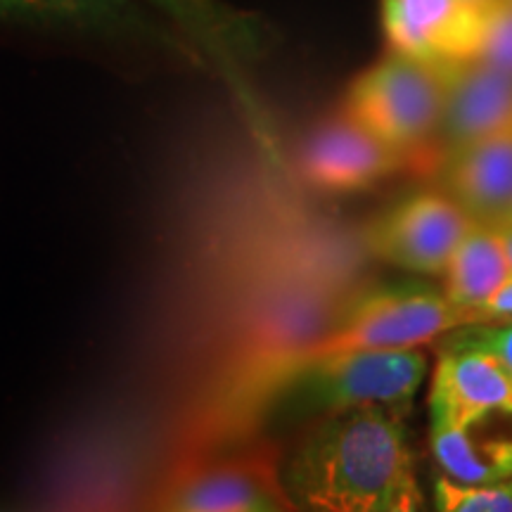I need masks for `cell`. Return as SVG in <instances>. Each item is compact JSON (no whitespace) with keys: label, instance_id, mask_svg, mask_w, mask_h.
Segmentation results:
<instances>
[{"label":"cell","instance_id":"obj_22","mask_svg":"<svg viewBox=\"0 0 512 512\" xmlns=\"http://www.w3.org/2000/svg\"><path fill=\"white\" fill-rule=\"evenodd\" d=\"M508 223H512V211H510V219H508ZM508 223H503V226H508Z\"/></svg>","mask_w":512,"mask_h":512},{"label":"cell","instance_id":"obj_17","mask_svg":"<svg viewBox=\"0 0 512 512\" xmlns=\"http://www.w3.org/2000/svg\"><path fill=\"white\" fill-rule=\"evenodd\" d=\"M444 349H479L494 356L512 377V320L508 323H472L448 332Z\"/></svg>","mask_w":512,"mask_h":512},{"label":"cell","instance_id":"obj_8","mask_svg":"<svg viewBox=\"0 0 512 512\" xmlns=\"http://www.w3.org/2000/svg\"><path fill=\"white\" fill-rule=\"evenodd\" d=\"M512 124V76L477 57L444 62V107L434 157L444 162L460 147Z\"/></svg>","mask_w":512,"mask_h":512},{"label":"cell","instance_id":"obj_14","mask_svg":"<svg viewBox=\"0 0 512 512\" xmlns=\"http://www.w3.org/2000/svg\"><path fill=\"white\" fill-rule=\"evenodd\" d=\"M0 12L62 19L102 29H112L126 17L121 0H0Z\"/></svg>","mask_w":512,"mask_h":512},{"label":"cell","instance_id":"obj_9","mask_svg":"<svg viewBox=\"0 0 512 512\" xmlns=\"http://www.w3.org/2000/svg\"><path fill=\"white\" fill-rule=\"evenodd\" d=\"M411 162L408 152L387 145L342 114L306 143L302 176L323 192H351L370 188Z\"/></svg>","mask_w":512,"mask_h":512},{"label":"cell","instance_id":"obj_7","mask_svg":"<svg viewBox=\"0 0 512 512\" xmlns=\"http://www.w3.org/2000/svg\"><path fill=\"white\" fill-rule=\"evenodd\" d=\"M484 10L467 0H382V24L394 53L456 62L477 55Z\"/></svg>","mask_w":512,"mask_h":512},{"label":"cell","instance_id":"obj_10","mask_svg":"<svg viewBox=\"0 0 512 512\" xmlns=\"http://www.w3.org/2000/svg\"><path fill=\"white\" fill-rule=\"evenodd\" d=\"M432 425L470 430L496 413L512 418V377L479 349H444L430 392Z\"/></svg>","mask_w":512,"mask_h":512},{"label":"cell","instance_id":"obj_18","mask_svg":"<svg viewBox=\"0 0 512 512\" xmlns=\"http://www.w3.org/2000/svg\"><path fill=\"white\" fill-rule=\"evenodd\" d=\"M475 323H501V320H512V278L498 290L494 297L486 299L482 306L472 311Z\"/></svg>","mask_w":512,"mask_h":512},{"label":"cell","instance_id":"obj_2","mask_svg":"<svg viewBox=\"0 0 512 512\" xmlns=\"http://www.w3.org/2000/svg\"><path fill=\"white\" fill-rule=\"evenodd\" d=\"M427 373L418 349H366L313 358L287 380L271 408L328 415L356 406L408 413Z\"/></svg>","mask_w":512,"mask_h":512},{"label":"cell","instance_id":"obj_1","mask_svg":"<svg viewBox=\"0 0 512 512\" xmlns=\"http://www.w3.org/2000/svg\"><path fill=\"white\" fill-rule=\"evenodd\" d=\"M403 411L356 406L323 415L283 465L294 508L323 512H415V477Z\"/></svg>","mask_w":512,"mask_h":512},{"label":"cell","instance_id":"obj_5","mask_svg":"<svg viewBox=\"0 0 512 512\" xmlns=\"http://www.w3.org/2000/svg\"><path fill=\"white\" fill-rule=\"evenodd\" d=\"M157 508L183 512L297 510L271 448L233 453L190 465L162 491Z\"/></svg>","mask_w":512,"mask_h":512},{"label":"cell","instance_id":"obj_4","mask_svg":"<svg viewBox=\"0 0 512 512\" xmlns=\"http://www.w3.org/2000/svg\"><path fill=\"white\" fill-rule=\"evenodd\" d=\"M463 325H472L470 311L453 306L444 294L425 287L373 285L320 339L309 361L344 351L420 349Z\"/></svg>","mask_w":512,"mask_h":512},{"label":"cell","instance_id":"obj_12","mask_svg":"<svg viewBox=\"0 0 512 512\" xmlns=\"http://www.w3.org/2000/svg\"><path fill=\"white\" fill-rule=\"evenodd\" d=\"M444 297L472 311L491 299L512 278L508 256L496 226L472 223L444 268ZM475 323V318H472Z\"/></svg>","mask_w":512,"mask_h":512},{"label":"cell","instance_id":"obj_21","mask_svg":"<svg viewBox=\"0 0 512 512\" xmlns=\"http://www.w3.org/2000/svg\"><path fill=\"white\" fill-rule=\"evenodd\" d=\"M467 3L477 5V8H489V5L494 3V0H467Z\"/></svg>","mask_w":512,"mask_h":512},{"label":"cell","instance_id":"obj_23","mask_svg":"<svg viewBox=\"0 0 512 512\" xmlns=\"http://www.w3.org/2000/svg\"><path fill=\"white\" fill-rule=\"evenodd\" d=\"M510 3H512V0H510Z\"/></svg>","mask_w":512,"mask_h":512},{"label":"cell","instance_id":"obj_13","mask_svg":"<svg viewBox=\"0 0 512 512\" xmlns=\"http://www.w3.org/2000/svg\"><path fill=\"white\" fill-rule=\"evenodd\" d=\"M434 458L460 484H496L512 479V437L477 439L470 430L432 425Z\"/></svg>","mask_w":512,"mask_h":512},{"label":"cell","instance_id":"obj_16","mask_svg":"<svg viewBox=\"0 0 512 512\" xmlns=\"http://www.w3.org/2000/svg\"><path fill=\"white\" fill-rule=\"evenodd\" d=\"M475 57L512 76V3L510 0H494V3L484 10V34Z\"/></svg>","mask_w":512,"mask_h":512},{"label":"cell","instance_id":"obj_19","mask_svg":"<svg viewBox=\"0 0 512 512\" xmlns=\"http://www.w3.org/2000/svg\"><path fill=\"white\" fill-rule=\"evenodd\" d=\"M152 5H157L159 10H164L166 15H171L178 22L192 24L197 17H200V5L195 0H150Z\"/></svg>","mask_w":512,"mask_h":512},{"label":"cell","instance_id":"obj_20","mask_svg":"<svg viewBox=\"0 0 512 512\" xmlns=\"http://www.w3.org/2000/svg\"><path fill=\"white\" fill-rule=\"evenodd\" d=\"M498 233H501V240H503V247H505V256H508L510 275H512V223H508V226H498Z\"/></svg>","mask_w":512,"mask_h":512},{"label":"cell","instance_id":"obj_6","mask_svg":"<svg viewBox=\"0 0 512 512\" xmlns=\"http://www.w3.org/2000/svg\"><path fill=\"white\" fill-rule=\"evenodd\" d=\"M472 223L446 192H420L384 211L361 230V238L380 264L441 275Z\"/></svg>","mask_w":512,"mask_h":512},{"label":"cell","instance_id":"obj_15","mask_svg":"<svg viewBox=\"0 0 512 512\" xmlns=\"http://www.w3.org/2000/svg\"><path fill=\"white\" fill-rule=\"evenodd\" d=\"M434 505L441 512H512V479L496 484H460L439 477Z\"/></svg>","mask_w":512,"mask_h":512},{"label":"cell","instance_id":"obj_3","mask_svg":"<svg viewBox=\"0 0 512 512\" xmlns=\"http://www.w3.org/2000/svg\"><path fill=\"white\" fill-rule=\"evenodd\" d=\"M444 107V62L392 53L351 83L342 114L425 162Z\"/></svg>","mask_w":512,"mask_h":512},{"label":"cell","instance_id":"obj_11","mask_svg":"<svg viewBox=\"0 0 512 512\" xmlns=\"http://www.w3.org/2000/svg\"><path fill=\"white\" fill-rule=\"evenodd\" d=\"M444 192L475 223L503 226L512 211V124L441 162Z\"/></svg>","mask_w":512,"mask_h":512}]
</instances>
